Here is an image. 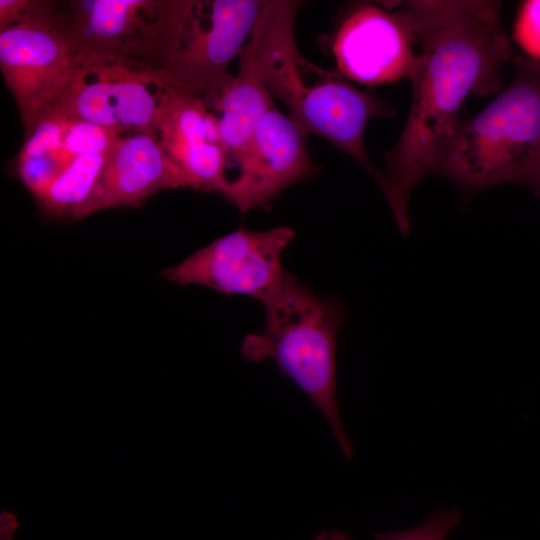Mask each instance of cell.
Instances as JSON below:
<instances>
[{
  "mask_svg": "<svg viewBox=\"0 0 540 540\" xmlns=\"http://www.w3.org/2000/svg\"><path fill=\"white\" fill-rule=\"evenodd\" d=\"M294 236L287 226L268 231L240 228L162 270L161 275L176 284L201 285L261 302L285 275L281 256Z\"/></svg>",
  "mask_w": 540,
  "mask_h": 540,
  "instance_id": "8",
  "label": "cell"
},
{
  "mask_svg": "<svg viewBox=\"0 0 540 540\" xmlns=\"http://www.w3.org/2000/svg\"><path fill=\"white\" fill-rule=\"evenodd\" d=\"M327 38L337 71L367 86L409 77L416 58L411 27L401 8L388 11L376 4H355Z\"/></svg>",
  "mask_w": 540,
  "mask_h": 540,
  "instance_id": "10",
  "label": "cell"
},
{
  "mask_svg": "<svg viewBox=\"0 0 540 540\" xmlns=\"http://www.w3.org/2000/svg\"><path fill=\"white\" fill-rule=\"evenodd\" d=\"M501 7L494 0H412L400 7L419 51L408 77V119L396 145L383 156V193L404 235L410 231V194L434 173L461 122L467 96L501 90L500 68L513 58Z\"/></svg>",
  "mask_w": 540,
  "mask_h": 540,
  "instance_id": "1",
  "label": "cell"
},
{
  "mask_svg": "<svg viewBox=\"0 0 540 540\" xmlns=\"http://www.w3.org/2000/svg\"><path fill=\"white\" fill-rule=\"evenodd\" d=\"M516 74L494 101L460 122L434 173L452 180L465 198L516 183L540 197V62L512 58Z\"/></svg>",
  "mask_w": 540,
  "mask_h": 540,
  "instance_id": "3",
  "label": "cell"
},
{
  "mask_svg": "<svg viewBox=\"0 0 540 540\" xmlns=\"http://www.w3.org/2000/svg\"><path fill=\"white\" fill-rule=\"evenodd\" d=\"M63 7L51 1L0 0V30L8 26L50 21L63 24Z\"/></svg>",
  "mask_w": 540,
  "mask_h": 540,
  "instance_id": "19",
  "label": "cell"
},
{
  "mask_svg": "<svg viewBox=\"0 0 540 540\" xmlns=\"http://www.w3.org/2000/svg\"><path fill=\"white\" fill-rule=\"evenodd\" d=\"M109 156L99 154L74 158L64 166L38 202L53 216L85 217Z\"/></svg>",
  "mask_w": 540,
  "mask_h": 540,
  "instance_id": "15",
  "label": "cell"
},
{
  "mask_svg": "<svg viewBox=\"0 0 540 540\" xmlns=\"http://www.w3.org/2000/svg\"><path fill=\"white\" fill-rule=\"evenodd\" d=\"M187 0H79L63 4V31L76 56L157 73L170 53Z\"/></svg>",
  "mask_w": 540,
  "mask_h": 540,
  "instance_id": "5",
  "label": "cell"
},
{
  "mask_svg": "<svg viewBox=\"0 0 540 540\" xmlns=\"http://www.w3.org/2000/svg\"><path fill=\"white\" fill-rule=\"evenodd\" d=\"M72 118L52 104L25 129V141L18 157H38L57 152Z\"/></svg>",
  "mask_w": 540,
  "mask_h": 540,
  "instance_id": "17",
  "label": "cell"
},
{
  "mask_svg": "<svg viewBox=\"0 0 540 540\" xmlns=\"http://www.w3.org/2000/svg\"><path fill=\"white\" fill-rule=\"evenodd\" d=\"M237 166L223 197L241 213L268 210L284 190L319 171L308 154L306 136L275 106L258 123Z\"/></svg>",
  "mask_w": 540,
  "mask_h": 540,
  "instance_id": "11",
  "label": "cell"
},
{
  "mask_svg": "<svg viewBox=\"0 0 540 540\" xmlns=\"http://www.w3.org/2000/svg\"><path fill=\"white\" fill-rule=\"evenodd\" d=\"M514 39L527 57L540 62V0H526L520 4Z\"/></svg>",
  "mask_w": 540,
  "mask_h": 540,
  "instance_id": "21",
  "label": "cell"
},
{
  "mask_svg": "<svg viewBox=\"0 0 540 540\" xmlns=\"http://www.w3.org/2000/svg\"><path fill=\"white\" fill-rule=\"evenodd\" d=\"M183 188L156 130L124 135L110 154L85 217L140 203L161 190Z\"/></svg>",
  "mask_w": 540,
  "mask_h": 540,
  "instance_id": "13",
  "label": "cell"
},
{
  "mask_svg": "<svg viewBox=\"0 0 540 540\" xmlns=\"http://www.w3.org/2000/svg\"><path fill=\"white\" fill-rule=\"evenodd\" d=\"M63 168L57 152L38 157H18L17 159L18 176L37 200L45 193Z\"/></svg>",
  "mask_w": 540,
  "mask_h": 540,
  "instance_id": "20",
  "label": "cell"
},
{
  "mask_svg": "<svg viewBox=\"0 0 540 540\" xmlns=\"http://www.w3.org/2000/svg\"><path fill=\"white\" fill-rule=\"evenodd\" d=\"M461 520L457 509H440L417 526L404 531H392L375 536V540H445ZM314 540H352L338 531H323Z\"/></svg>",
  "mask_w": 540,
  "mask_h": 540,
  "instance_id": "18",
  "label": "cell"
},
{
  "mask_svg": "<svg viewBox=\"0 0 540 540\" xmlns=\"http://www.w3.org/2000/svg\"><path fill=\"white\" fill-rule=\"evenodd\" d=\"M239 69L213 105L220 111L221 137L229 163L238 164L262 117L274 107L252 42L239 54Z\"/></svg>",
  "mask_w": 540,
  "mask_h": 540,
  "instance_id": "14",
  "label": "cell"
},
{
  "mask_svg": "<svg viewBox=\"0 0 540 540\" xmlns=\"http://www.w3.org/2000/svg\"><path fill=\"white\" fill-rule=\"evenodd\" d=\"M124 135L94 122L73 119L57 155L63 166L79 156L111 154Z\"/></svg>",
  "mask_w": 540,
  "mask_h": 540,
  "instance_id": "16",
  "label": "cell"
},
{
  "mask_svg": "<svg viewBox=\"0 0 540 540\" xmlns=\"http://www.w3.org/2000/svg\"><path fill=\"white\" fill-rule=\"evenodd\" d=\"M264 0H187L174 45L157 71L167 90L219 97L233 79L229 64L247 42Z\"/></svg>",
  "mask_w": 540,
  "mask_h": 540,
  "instance_id": "6",
  "label": "cell"
},
{
  "mask_svg": "<svg viewBox=\"0 0 540 540\" xmlns=\"http://www.w3.org/2000/svg\"><path fill=\"white\" fill-rule=\"evenodd\" d=\"M303 2L266 0L249 36L265 85L288 110V117L305 135H318L355 159L385 187L383 173L369 160L364 132L373 117L389 118L395 110L351 85L338 71L322 69L297 49L296 15Z\"/></svg>",
  "mask_w": 540,
  "mask_h": 540,
  "instance_id": "2",
  "label": "cell"
},
{
  "mask_svg": "<svg viewBox=\"0 0 540 540\" xmlns=\"http://www.w3.org/2000/svg\"><path fill=\"white\" fill-rule=\"evenodd\" d=\"M1 539L9 540L13 536L15 530L18 527L17 519L15 515L8 511L3 510L1 512Z\"/></svg>",
  "mask_w": 540,
  "mask_h": 540,
  "instance_id": "22",
  "label": "cell"
},
{
  "mask_svg": "<svg viewBox=\"0 0 540 540\" xmlns=\"http://www.w3.org/2000/svg\"><path fill=\"white\" fill-rule=\"evenodd\" d=\"M166 89L154 72L96 56H77L76 70L53 104L72 119L115 129L122 135L156 130Z\"/></svg>",
  "mask_w": 540,
  "mask_h": 540,
  "instance_id": "7",
  "label": "cell"
},
{
  "mask_svg": "<svg viewBox=\"0 0 540 540\" xmlns=\"http://www.w3.org/2000/svg\"><path fill=\"white\" fill-rule=\"evenodd\" d=\"M156 131L183 188L224 195L229 185V159L219 117L209 111L203 99L166 91Z\"/></svg>",
  "mask_w": 540,
  "mask_h": 540,
  "instance_id": "12",
  "label": "cell"
},
{
  "mask_svg": "<svg viewBox=\"0 0 540 540\" xmlns=\"http://www.w3.org/2000/svg\"><path fill=\"white\" fill-rule=\"evenodd\" d=\"M76 65L61 23L33 21L0 30V69L25 129L64 93Z\"/></svg>",
  "mask_w": 540,
  "mask_h": 540,
  "instance_id": "9",
  "label": "cell"
},
{
  "mask_svg": "<svg viewBox=\"0 0 540 540\" xmlns=\"http://www.w3.org/2000/svg\"><path fill=\"white\" fill-rule=\"evenodd\" d=\"M261 302L264 328L245 336L242 356L251 362L273 360L322 413L343 454L351 458L353 446L336 397V339L346 319L342 303L317 295L287 272Z\"/></svg>",
  "mask_w": 540,
  "mask_h": 540,
  "instance_id": "4",
  "label": "cell"
}]
</instances>
